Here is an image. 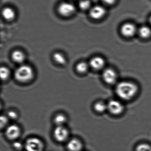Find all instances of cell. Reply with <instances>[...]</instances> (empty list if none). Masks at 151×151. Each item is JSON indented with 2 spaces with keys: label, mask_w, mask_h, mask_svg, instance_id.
<instances>
[{
  "label": "cell",
  "mask_w": 151,
  "mask_h": 151,
  "mask_svg": "<svg viewBox=\"0 0 151 151\" xmlns=\"http://www.w3.org/2000/svg\"><path fill=\"white\" fill-rule=\"evenodd\" d=\"M138 87L137 84L129 81H122L118 83L115 88L117 96L124 100H131L138 93Z\"/></svg>",
  "instance_id": "cell-1"
},
{
  "label": "cell",
  "mask_w": 151,
  "mask_h": 151,
  "mask_svg": "<svg viewBox=\"0 0 151 151\" xmlns=\"http://www.w3.org/2000/svg\"><path fill=\"white\" fill-rule=\"evenodd\" d=\"M34 76L33 70L30 65L22 64L19 66L14 73V77L17 81L22 83L28 82Z\"/></svg>",
  "instance_id": "cell-2"
},
{
  "label": "cell",
  "mask_w": 151,
  "mask_h": 151,
  "mask_svg": "<svg viewBox=\"0 0 151 151\" xmlns=\"http://www.w3.org/2000/svg\"><path fill=\"white\" fill-rule=\"evenodd\" d=\"M107 104V110L113 115H119L124 111L125 109L124 105L119 100L116 99L110 100Z\"/></svg>",
  "instance_id": "cell-3"
},
{
  "label": "cell",
  "mask_w": 151,
  "mask_h": 151,
  "mask_svg": "<svg viewBox=\"0 0 151 151\" xmlns=\"http://www.w3.org/2000/svg\"><path fill=\"white\" fill-rule=\"evenodd\" d=\"M102 77L106 83L111 85L116 83L118 79L117 72L112 68H108L104 70Z\"/></svg>",
  "instance_id": "cell-4"
},
{
  "label": "cell",
  "mask_w": 151,
  "mask_h": 151,
  "mask_svg": "<svg viewBox=\"0 0 151 151\" xmlns=\"http://www.w3.org/2000/svg\"><path fill=\"white\" fill-rule=\"evenodd\" d=\"M25 149L27 151H42L43 144L40 139L33 137L27 141Z\"/></svg>",
  "instance_id": "cell-5"
},
{
  "label": "cell",
  "mask_w": 151,
  "mask_h": 151,
  "mask_svg": "<svg viewBox=\"0 0 151 151\" xmlns=\"http://www.w3.org/2000/svg\"><path fill=\"white\" fill-rule=\"evenodd\" d=\"M75 6L69 2H63L58 7V12L60 15L64 17H68L72 15L75 12Z\"/></svg>",
  "instance_id": "cell-6"
},
{
  "label": "cell",
  "mask_w": 151,
  "mask_h": 151,
  "mask_svg": "<svg viewBox=\"0 0 151 151\" xmlns=\"http://www.w3.org/2000/svg\"><path fill=\"white\" fill-rule=\"evenodd\" d=\"M137 32L136 27L131 23L123 24L121 27V32L122 35L127 38L133 37Z\"/></svg>",
  "instance_id": "cell-7"
},
{
  "label": "cell",
  "mask_w": 151,
  "mask_h": 151,
  "mask_svg": "<svg viewBox=\"0 0 151 151\" xmlns=\"http://www.w3.org/2000/svg\"><path fill=\"white\" fill-rule=\"evenodd\" d=\"M89 65L90 67L93 70H100L104 68L105 65V61L102 57H94L90 59Z\"/></svg>",
  "instance_id": "cell-8"
},
{
  "label": "cell",
  "mask_w": 151,
  "mask_h": 151,
  "mask_svg": "<svg viewBox=\"0 0 151 151\" xmlns=\"http://www.w3.org/2000/svg\"><path fill=\"white\" fill-rule=\"evenodd\" d=\"M54 135L57 141L64 142L68 137V130L64 126H57L54 130Z\"/></svg>",
  "instance_id": "cell-9"
},
{
  "label": "cell",
  "mask_w": 151,
  "mask_h": 151,
  "mask_svg": "<svg viewBox=\"0 0 151 151\" xmlns=\"http://www.w3.org/2000/svg\"><path fill=\"white\" fill-rule=\"evenodd\" d=\"M106 13L105 8L101 5H95L90 9V15L92 18L99 19L102 18Z\"/></svg>",
  "instance_id": "cell-10"
},
{
  "label": "cell",
  "mask_w": 151,
  "mask_h": 151,
  "mask_svg": "<svg viewBox=\"0 0 151 151\" xmlns=\"http://www.w3.org/2000/svg\"><path fill=\"white\" fill-rule=\"evenodd\" d=\"M20 134V129L16 125H11L7 127L6 135L10 139H15L18 137Z\"/></svg>",
  "instance_id": "cell-11"
},
{
  "label": "cell",
  "mask_w": 151,
  "mask_h": 151,
  "mask_svg": "<svg viewBox=\"0 0 151 151\" xmlns=\"http://www.w3.org/2000/svg\"><path fill=\"white\" fill-rule=\"evenodd\" d=\"M11 58L13 62L22 65L25 60V55L21 50H17L12 53Z\"/></svg>",
  "instance_id": "cell-12"
},
{
  "label": "cell",
  "mask_w": 151,
  "mask_h": 151,
  "mask_svg": "<svg viewBox=\"0 0 151 151\" xmlns=\"http://www.w3.org/2000/svg\"><path fill=\"white\" fill-rule=\"evenodd\" d=\"M82 148V144L77 139H72L67 144V148L70 151H79Z\"/></svg>",
  "instance_id": "cell-13"
},
{
  "label": "cell",
  "mask_w": 151,
  "mask_h": 151,
  "mask_svg": "<svg viewBox=\"0 0 151 151\" xmlns=\"http://www.w3.org/2000/svg\"><path fill=\"white\" fill-rule=\"evenodd\" d=\"M2 15L3 17L7 20H11L15 18V12L10 7H6L2 10Z\"/></svg>",
  "instance_id": "cell-14"
},
{
  "label": "cell",
  "mask_w": 151,
  "mask_h": 151,
  "mask_svg": "<svg viewBox=\"0 0 151 151\" xmlns=\"http://www.w3.org/2000/svg\"><path fill=\"white\" fill-rule=\"evenodd\" d=\"M54 61L58 64L64 65L66 63V59L64 54L60 52H56L53 55Z\"/></svg>",
  "instance_id": "cell-15"
},
{
  "label": "cell",
  "mask_w": 151,
  "mask_h": 151,
  "mask_svg": "<svg viewBox=\"0 0 151 151\" xmlns=\"http://www.w3.org/2000/svg\"><path fill=\"white\" fill-rule=\"evenodd\" d=\"M138 34L143 39H148L151 36V29L147 26H143L138 30Z\"/></svg>",
  "instance_id": "cell-16"
},
{
  "label": "cell",
  "mask_w": 151,
  "mask_h": 151,
  "mask_svg": "<svg viewBox=\"0 0 151 151\" xmlns=\"http://www.w3.org/2000/svg\"><path fill=\"white\" fill-rule=\"evenodd\" d=\"M89 66V63L85 62H80L76 65L75 69L78 73L84 74L88 71Z\"/></svg>",
  "instance_id": "cell-17"
},
{
  "label": "cell",
  "mask_w": 151,
  "mask_h": 151,
  "mask_svg": "<svg viewBox=\"0 0 151 151\" xmlns=\"http://www.w3.org/2000/svg\"><path fill=\"white\" fill-rule=\"evenodd\" d=\"M94 110L98 113H103L107 110V104L103 101H98L94 105Z\"/></svg>",
  "instance_id": "cell-18"
},
{
  "label": "cell",
  "mask_w": 151,
  "mask_h": 151,
  "mask_svg": "<svg viewBox=\"0 0 151 151\" xmlns=\"http://www.w3.org/2000/svg\"><path fill=\"white\" fill-rule=\"evenodd\" d=\"M54 121L57 126H64L66 122V118L63 114H58L54 118Z\"/></svg>",
  "instance_id": "cell-19"
},
{
  "label": "cell",
  "mask_w": 151,
  "mask_h": 151,
  "mask_svg": "<svg viewBox=\"0 0 151 151\" xmlns=\"http://www.w3.org/2000/svg\"><path fill=\"white\" fill-rule=\"evenodd\" d=\"M0 74L2 81H5L9 77L10 72L9 68L5 66H2L0 70Z\"/></svg>",
  "instance_id": "cell-20"
},
{
  "label": "cell",
  "mask_w": 151,
  "mask_h": 151,
  "mask_svg": "<svg viewBox=\"0 0 151 151\" xmlns=\"http://www.w3.org/2000/svg\"><path fill=\"white\" fill-rule=\"evenodd\" d=\"M91 2L90 0H81L79 2V7L83 10H86L90 8Z\"/></svg>",
  "instance_id": "cell-21"
},
{
  "label": "cell",
  "mask_w": 151,
  "mask_h": 151,
  "mask_svg": "<svg viewBox=\"0 0 151 151\" xmlns=\"http://www.w3.org/2000/svg\"><path fill=\"white\" fill-rule=\"evenodd\" d=\"M136 151H151V147L146 144H142L137 146Z\"/></svg>",
  "instance_id": "cell-22"
},
{
  "label": "cell",
  "mask_w": 151,
  "mask_h": 151,
  "mask_svg": "<svg viewBox=\"0 0 151 151\" xmlns=\"http://www.w3.org/2000/svg\"><path fill=\"white\" fill-rule=\"evenodd\" d=\"M8 118L11 119H16L18 117L17 113L13 110H10L7 113Z\"/></svg>",
  "instance_id": "cell-23"
},
{
  "label": "cell",
  "mask_w": 151,
  "mask_h": 151,
  "mask_svg": "<svg viewBox=\"0 0 151 151\" xmlns=\"http://www.w3.org/2000/svg\"><path fill=\"white\" fill-rule=\"evenodd\" d=\"M1 120V127L2 128L6 126L8 123V118L4 115H1L0 119Z\"/></svg>",
  "instance_id": "cell-24"
},
{
  "label": "cell",
  "mask_w": 151,
  "mask_h": 151,
  "mask_svg": "<svg viewBox=\"0 0 151 151\" xmlns=\"http://www.w3.org/2000/svg\"><path fill=\"white\" fill-rule=\"evenodd\" d=\"M104 3L108 4V5H112L115 3L117 0H103Z\"/></svg>",
  "instance_id": "cell-25"
},
{
  "label": "cell",
  "mask_w": 151,
  "mask_h": 151,
  "mask_svg": "<svg viewBox=\"0 0 151 151\" xmlns=\"http://www.w3.org/2000/svg\"><path fill=\"white\" fill-rule=\"evenodd\" d=\"M14 147L17 149H20L22 148V144L19 142H16L13 144Z\"/></svg>",
  "instance_id": "cell-26"
},
{
  "label": "cell",
  "mask_w": 151,
  "mask_h": 151,
  "mask_svg": "<svg viewBox=\"0 0 151 151\" xmlns=\"http://www.w3.org/2000/svg\"><path fill=\"white\" fill-rule=\"evenodd\" d=\"M150 24H151V16H150Z\"/></svg>",
  "instance_id": "cell-27"
}]
</instances>
